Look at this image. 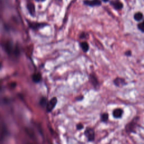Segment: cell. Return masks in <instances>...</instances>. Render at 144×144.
Wrapping results in <instances>:
<instances>
[{
  "label": "cell",
  "instance_id": "1",
  "mask_svg": "<svg viewBox=\"0 0 144 144\" xmlns=\"http://www.w3.org/2000/svg\"><path fill=\"white\" fill-rule=\"evenodd\" d=\"M49 24L45 22H28V26L30 29L33 30H38L45 27L48 26Z\"/></svg>",
  "mask_w": 144,
  "mask_h": 144
},
{
  "label": "cell",
  "instance_id": "2",
  "mask_svg": "<svg viewBox=\"0 0 144 144\" xmlns=\"http://www.w3.org/2000/svg\"><path fill=\"white\" fill-rule=\"evenodd\" d=\"M83 4L89 7H99L102 4L101 0H84Z\"/></svg>",
  "mask_w": 144,
  "mask_h": 144
},
{
  "label": "cell",
  "instance_id": "3",
  "mask_svg": "<svg viewBox=\"0 0 144 144\" xmlns=\"http://www.w3.org/2000/svg\"><path fill=\"white\" fill-rule=\"evenodd\" d=\"M57 99L56 97H54L53 98H52L49 101L47 102L46 106L47 111L51 112L53 111V109L55 108V106L57 104Z\"/></svg>",
  "mask_w": 144,
  "mask_h": 144
},
{
  "label": "cell",
  "instance_id": "4",
  "mask_svg": "<svg viewBox=\"0 0 144 144\" xmlns=\"http://www.w3.org/2000/svg\"><path fill=\"white\" fill-rule=\"evenodd\" d=\"M85 135L89 142H92L95 140V131L94 129L88 128L86 129Z\"/></svg>",
  "mask_w": 144,
  "mask_h": 144
},
{
  "label": "cell",
  "instance_id": "5",
  "mask_svg": "<svg viewBox=\"0 0 144 144\" xmlns=\"http://www.w3.org/2000/svg\"><path fill=\"white\" fill-rule=\"evenodd\" d=\"M110 4L115 10H122L124 7L123 3L120 0H111L110 1Z\"/></svg>",
  "mask_w": 144,
  "mask_h": 144
},
{
  "label": "cell",
  "instance_id": "6",
  "mask_svg": "<svg viewBox=\"0 0 144 144\" xmlns=\"http://www.w3.org/2000/svg\"><path fill=\"white\" fill-rule=\"evenodd\" d=\"M27 8L29 13L32 16H34L36 14V7L33 2H29L27 5Z\"/></svg>",
  "mask_w": 144,
  "mask_h": 144
},
{
  "label": "cell",
  "instance_id": "7",
  "mask_svg": "<svg viewBox=\"0 0 144 144\" xmlns=\"http://www.w3.org/2000/svg\"><path fill=\"white\" fill-rule=\"evenodd\" d=\"M114 84L116 85L117 87H123L125 85H126V80L122 78H116V79L114 80Z\"/></svg>",
  "mask_w": 144,
  "mask_h": 144
},
{
  "label": "cell",
  "instance_id": "8",
  "mask_svg": "<svg viewBox=\"0 0 144 144\" xmlns=\"http://www.w3.org/2000/svg\"><path fill=\"white\" fill-rule=\"evenodd\" d=\"M123 113V109L120 108H117L114 109V111H113V116L114 118L116 119L120 118L122 117V115Z\"/></svg>",
  "mask_w": 144,
  "mask_h": 144
},
{
  "label": "cell",
  "instance_id": "9",
  "mask_svg": "<svg viewBox=\"0 0 144 144\" xmlns=\"http://www.w3.org/2000/svg\"><path fill=\"white\" fill-rule=\"evenodd\" d=\"M89 80H90L91 85L94 86V87H95V88L99 87V82H98V80L96 78V77L94 76V75H92V74L90 75V77H89Z\"/></svg>",
  "mask_w": 144,
  "mask_h": 144
},
{
  "label": "cell",
  "instance_id": "10",
  "mask_svg": "<svg viewBox=\"0 0 144 144\" xmlns=\"http://www.w3.org/2000/svg\"><path fill=\"white\" fill-rule=\"evenodd\" d=\"M136 121L135 119L133 120L131 122L129 123H128V125L126 127V129L128 132H133L134 131L135 128H136Z\"/></svg>",
  "mask_w": 144,
  "mask_h": 144
},
{
  "label": "cell",
  "instance_id": "11",
  "mask_svg": "<svg viewBox=\"0 0 144 144\" xmlns=\"http://www.w3.org/2000/svg\"><path fill=\"white\" fill-rule=\"evenodd\" d=\"M79 45H80V47H81L82 51L85 53H87L89 50V49H90V46H89L88 42L86 41H83L80 42Z\"/></svg>",
  "mask_w": 144,
  "mask_h": 144
},
{
  "label": "cell",
  "instance_id": "12",
  "mask_svg": "<svg viewBox=\"0 0 144 144\" xmlns=\"http://www.w3.org/2000/svg\"><path fill=\"white\" fill-rule=\"evenodd\" d=\"M143 18V14L141 12H137L134 14L133 19L135 21L140 22L142 20Z\"/></svg>",
  "mask_w": 144,
  "mask_h": 144
},
{
  "label": "cell",
  "instance_id": "13",
  "mask_svg": "<svg viewBox=\"0 0 144 144\" xmlns=\"http://www.w3.org/2000/svg\"><path fill=\"white\" fill-rule=\"evenodd\" d=\"M42 76L41 74L39 73H34L32 76V80L34 83H39L41 80Z\"/></svg>",
  "mask_w": 144,
  "mask_h": 144
},
{
  "label": "cell",
  "instance_id": "14",
  "mask_svg": "<svg viewBox=\"0 0 144 144\" xmlns=\"http://www.w3.org/2000/svg\"><path fill=\"white\" fill-rule=\"evenodd\" d=\"M47 103V100L46 98L45 97H42L39 101V104L41 105L42 108H45L46 106Z\"/></svg>",
  "mask_w": 144,
  "mask_h": 144
},
{
  "label": "cell",
  "instance_id": "15",
  "mask_svg": "<svg viewBox=\"0 0 144 144\" xmlns=\"http://www.w3.org/2000/svg\"><path fill=\"white\" fill-rule=\"evenodd\" d=\"M89 38V34L87 32H82L79 35V38L80 39H87Z\"/></svg>",
  "mask_w": 144,
  "mask_h": 144
},
{
  "label": "cell",
  "instance_id": "16",
  "mask_svg": "<svg viewBox=\"0 0 144 144\" xmlns=\"http://www.w3.org/2000/svg\"><path fill=\"white\" fill-rule=\"evenodd\" d=\"M109 118V114L106 113H103L101 115V119L104 122H106L108 120Z\"/></svg>",
  "mask_w": 144,
  "mask_h": 144
},
{
  "label": "cell",
  "instance_id": "17",
  "mask_svg": "<svg viewBox=\"0 0 144 144\" xmlns=\"http://www.w3.org/2000/svg\"><path fill=\"white\" fill-rule=\"evenodd\" d=\"M143 25H144V22H142L141 23H139V24H137V28L142 33L144 32V29H143Z\"/></svg>",
  "mask_w": 144,
  "mask_h": 144
},
{
  "label": "cell",
  "instance_id": "18",
  "mask_svg": "<svg viewBox=\"0 0 144 144\" xmlns=\"http://www.w3.org/2000/svg\"><path fill=\"white\" fill-rule=\"evenodd\" d=\"M83 127L84 126H83L82 123H79L77 125V129L78 130H81V129L83 128Z\"/></svg>",
  "mask_w": 144,
  "mask_h": 144
},
{
  "label": "cell",
  "instance_id": "19",
  "mask_svg": "<svg viewBox=\"0 0 144 144\" xmlns=\"http://www.w3.org/2000/svg\"><path fill=\"white\" fill-rule=\"evenodd\" d=\"M125 55L127 56H131L132 55V52L130 50H128V51H127L126 52H125Z\"/></svg>",
  "mask_w": 144,
  "mask_h": 144
},
{
  "label": "cell",
  "instance_id": "20",
  "mask_svg": "<svg viewBox=\"0 0 144 144\" xmlns=\"http://www.w3.org/2000/svg\"><path fill=\"white\" fill-rule=\"evenodd\" d=\"M35 1L38 2H44L46 1V0H35Z\"/></svg>",
  "mask_w": 144,
  "mask_h": 144
},
{
  "label": "cell",
  "instance_id": "21",
  "mask_svg": "<svg viewBox=\"0 0 144 144\" xmlns=\"http://www.w3.org/2000/svg\"><path fill=\"white\" fill-rule=\"evenodd\" d=\"M101 2H104V3H107L108 2H109V1L110 0H101Z\"/></svg>",
  "mask_w": 144,
  "mask_h": 144
}]
</instances>
